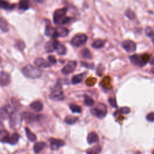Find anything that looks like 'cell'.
Masks as SVG:
<instances>
[{
    "label": "cell",
    "instance_id": "44dd1931",
    "mask_svg": "<svg viewBox=\"0 0 154 154\" xmlns=\"http://www.w3.org/2000/svg\"><path fill=\"white\" fill-rule=\"evenodd\" d=\"M46 146V143L44 142H38L34 145L33 150L36 153H39Z\"/></svg>",
    "mask_w": 154,
    "mask_h": 154
},
{
    "label": "cell",
    "instance_id": "bcb514c9",
    "mask_svg": "<svg viewBox=\"0 0 154 154\" xmlns=\"http://www.w3.org/2000/svg\"><path fill=\"white\" fill-rule=\"evenodd\" d=\"M150 64H152V65H154V57H153V58H152V59H150Z\"/></svg>",
    "mask_w": 154,
    "mask_h": 154
},
{
    "label": "cell",
    "instance_id": "484cf974",
    "mask_svg": "<svg viewBox=\"0 0 154 154\" xmlns=\"http://www.w3.org/2000/svg\"><path fill=\"white\" fill-rule=\"evenodd\" d=\"M15 7V4H10L8 2L5 1H0V8L4 9L12 10Z\"/></svg>",
    "mask_w": 154,
    "mask_h": 154
},
{
    "label": "cell",
    "instance_id": "e0dca14e",
    "mask_svg": "<svg viewBox=\"0 0 154 154\" xmlns=\"http://www.w3.org/2000/svg\"><path fill=\"white\" fill-rule=\"evenodd\" d=\"M30 107L32 109H33L34 111L37 112H41L43 109V108L42 103L40 101H38L32 102L30 104Z\"/></svg>",
    "mask_w": 154,
    "mask_h": 154
},
{
    "label": "cell",
    "instance_id": "7c38bea8",
    "mask_svg": "<svg viewBox=\"0 0 154 154\" xmlns=\"http://www.w3.org/2000/svg\"><path fill=\"white\" fill-rule=\"evenodd\" d=\"M35 64L38 68H47L50 66V64L47 62L45 59H42V58H38L36 59L35 60Z\"/></svg>",
    "mask_w": 154,
    "mask_h": 154
},
{
    "label": "cell",
    "instance_id": "ffe728a7",
    "mask_svg": "<svg viewBox=\"0 0 154 154\" xmlns=\"http://www.w3.org/2000/svg\"><path fill=\"white\" fill-rule=\"evenodd\" d=\"M56 31H57V37H63L67 36L69 32L68 29L63 27H59L56 28Z\"/></svg>",
    "mask_w": 154,
    "mask_h": 154
},
{
    "label": "cell",
    "instance_id": "681fc988",
    "mask_svg": "<svg viewBox=\"0 0 154 154\" xmlns=\"http://www.w3.org/2000/svg\"><path fill=\"white\" fill-rule=\"evenodd\" d=\"M137 154H140V153H137Z\"/></svg>",
    "mask_w": 154,
    "mask_h": 154
},
{
    "label": "cell",
    "instance_id": "d6a6232c",
    "mask_svg": "<svg viewBox=\"0 0 154 154\" xmlns=\"http://www.w3.org/2000/svg\"><path fill=\"white\" fill-rule=\"evenodd\" d=\"M29 8V4L27 1H21L19 4V9L22 10H27Z\"/></svg>",
    "mask_w": 154,
    "mask_h": 154
},
{
    "label": "cell",
    "instance_id": "74e56055",
    "mask_svg": "<svg viewBox=\"0 0 154 154\" xmlns=\"http://www.w3.org/2000/svg\"><path fill=\"white\" fill-rule=\"evenodd\" d=\"M17 47L20 50H23L25 47V43L22 41V40H19L18 42H17Z\"/></svg>",
    "mask_w": 154,
    "mask_h": 154
},
{
    "label": "cell",
    "instance_id": "7bdbcfd3",
    "mask_svg": "<svg viewBox=\"0 0 154 154\" xmlns=\"http://www.w3.org/2000/svg\"><path fill=\"white\" fill-rule=\"evenodd\" d=\"M145 32H146V35L148 36V37H152V35H153V31H152V29L149 27H148L146 28V30H145Z\"/></svg>",
    "mask_w": 154,
    "mask_h": 154
},
{
    "label": "cell",
    "instance_id": "d6986e66",
    "mask_svg": "<svg viewBox=\"0 0 154 154\" xmlns=\"http://www.w3.org/2000/svg\"><path fill=\"white\" fill-rule=\"evenodd\" d=\"M19 138V136L17 133H14L12 136L8 137L6 143H9L10 145H16L17 143L18 142Z\"/></svg>",
    "mask_w": 154,
    "mask_h": 154
},
{
    "label": "cell",
    "instance_id": "f907efd6",
    "mask_svg": "<svg viewBox=\"0 0 154 154\" xmlns=\"http://www.w3.org/2000/svg\"><path fill=\"white\" fill-rule=\"evenodd\" d=\"M153 154H154V151H153Z\"/></svg>",
    "mask_w": 154,
    "mask_h": 154
},
{
    "label": "cell",
    "instance_id": "cb8c5ba5",
    "mask_svg": "<svg viewBox=\"0 0 154 154\" xmlns=\"http://www.w3.org/2000/svg\"><path fill=\"white\" fill-rule=\"evenodd\" d=\"M25 133H26V136L27 137V138L31 141H35L36 140L37 137L36 136L30 131V129L28 128H25Z\"/></svg>",
    "mask_w": 154,
    "mask_h": 154
},
{
    "label": "cell",
    "instance_id": "7dc6e473",
    "mask_svg": "<svg viewBox=\"0 0 154 154\" xmlns=\"http://www.w3.org/2000/svg\"><path fill=\"white\" fill-rule=\"evenodd\" d=\"M151 38H152V42L154 43V31H153V35H152Z\"/></svg>",
    "mask_w": 154,
    "mask_h": 154
},
{
    "label": "cell",
    "instance_id": "603a6c76",
    "mask_svg": "<svg viewBox=\"0 0 154 154\" xmlns=\"http://www.w3.org/2000/svg\"><path fill=\"white\" fill-rule=\"evenodd\" d=\"M102 148L100 146H95L87 150V154H100Z\"/></svg>",
    "mask_w": 154,
    "mask_h": 154
},
{
    "label": "cell",
    "instance_id": "1f68e13d",
    "mask_svg": "<svg viewBox=\"0 0 154 154\" xmlns=\"http://www.w3.org/2000/svg\"><path fill=\"white\" fill-rule=\"evenodd\" d=\"M71 110L74 113H81L82 111V108L76 104H71L69 106Z\"/></svg>",
    "mask_w": 154,
    "mask_h": 154
},
{
    "label": "cell",
    "instance_id": "83f0119b",
    "mask_svg": "<svg viewBox=\"0 0 154 154\" xmlns=\"http://www.w3.org/2000/svg\"><path fill=\"white\" fill-rule=\"evenodd\" d=\"M40 115H35L34 114L32 113H24L23 114V116L30 120V121H33V120H37L40 116Z\"/></svg>",
    "mask_w": 154,
    "mask_h": 154
},
{
    "label": "cell",
    "instance_id": "d590c367",
    "mask_svg": "<svg viewBox=\"0 0 154 154\" xmlns=\"http://www.w3.org/2000/svg\"><path fill=\"white\" fill-rule=\"evenodd\" d=\"M0 114L3 119L7 118L8 116V112L7 110V108L6 107H3L0 109Z\"/></svg>",
    "mask_w": 154,
    "mask_h": 154
},
{
    "label": "cell",
    "instance_id": "ac0fdd59",
    "mask_svg": "<svg viewBox=\"0 0 154 154\" xmlns=\"http://www.w3.org/2000/svg\"><path fill=\"white\" fill-rule=\"evenodd\" d=\"M85 75H86L85 73H82L73 76L72 78V83L73 84H77L81 83Z\"/></svg>",
    "mask_w": 154,
    "mask_h": 154
},
{
    "label": "cell",
    "instance_id": "2e32d148",
    "mask_svg": "<svg viewBox=\"0 0 154 154\" xmlns=\"http://www.w3.org/2000/svg\"><path fill=\"white\" fill-rule=\"evenodd\" d=\"M56 39H54L52 40H50L48 42L45 46V51L48 53L52 52L54 51H55V47H56Z\"/></svg>",
    "mask_w": 154,
    "mask_h": 154
},
{
    "label": "cell",
    "instance_id": "d4e9b609",
    "mask_svg": "<svg viewBox=\"0 0 154 154\" xmlns=\"http://www.w3.org/2000/svg\"><path fill=\"white\" fill-rule=\"evenodd\" d=\"M78 120V117H75V116H67L64 119L65 122L68 125L75 124Z\"/></svg>",
    "mask_w": 154,
    "mask_h": 154
},
{
    "label": "cell",
    "instance_id": "7a4b0ae2",
    "mask_svg": "<svg viewBox=\"0 0 154 154\" xmlns=\"http://www.w3.org/2000/svg\"><path fill=\"white\" fill-rule=\"evenodd\" d=\"M129 58L132 63L137 66L142 67L149 61L150 57L148 54H146L143 55L135 54L131 56Z\"/></svg>",
    "mask_w": 154,
    "mask_h": 154
},
{
    "label": "cell",
    "instance_id": "9c48e42d",
    "mask_svg": "<svg viewBox=\"0 0 154 154\" xmlns=\"http://www.w3.org/2000/svg\"><path fill=\"white\" fill-rule=\"evenodd\" d=\"M49 142L52 149H58L59 148L65 145V142L60 139L51 138L49 139Z\"/></svg>",
    "mask_w": 154,
    "mask_h": 154
},
{
    "label": "cell",
    "instance_id": "3957f363",
    "mask_svg": "<svg viewBox=\"0 0 154 154\" xmlns=\"http://www.w3.org/2000/svg\"><path fill=\"white\" fill-rule=\"evenodd\" d=\"M68 12V8L64 7L60 9H57L55 11L53 16L54 23L56 24L63 25L65 19L66 18V15Z\"/></svg>",
    "mask_w": 154,
    "mask_h": 154
},
{
    "label": "cell",
    "instance_id": "ab89813d",
    "mask_svg": "<svg viewBox=\"0 0 154 154\" xmlns=\"http://www.w3.org/2000/svg\"><path fill=\"white\" fill-rule=\"evenodd\" d=\"M81 64L86 68L93 69L95 67V65L93 63H87L85 62H81Z\"/></svg>",
    "mask_w": 154,
    "mask_h": 154
},
{
    "label": "cell",
    "instance_id": "5bb4252c",
    "mask_svg": "<svg viewBox=\"0 0 154 154\" xmlns=\"http://www.w3.org/2000/svg\"><path fill=\"white\" fill-rule=\"evenodd\" d=\"M21 116L17 112H13L10 116V122L12 126H16L21 121Z\"/></svg>",
    "mask_w": 154,
    "mask_h": 154
},
{
    "label": "cell",
    "instance_id": "7402d4cb",
    "mask_svg": "<svg viewBox=\"0 0 154 154\" xmlns=\"http://www.w3.org/2000/svg\"><path fill=\"white\" fill-rule=\"evenodd\" d=\"M0 29L4 32H6L8 31V23L3 18H0Z\"/></svg>",
    "mask_w": 154,
    "mask_h": 154
},
{
    "label": "cell",
    "instance_id": "8fae6325",
    "mask_svg": "<svg viewBox=\"0 0 154 154\" xmlns=\"http://www.w3.org/2000/svg\"><path fill=\"white\" fill-rule=\"evenodd\" d=\"M45 35L47 36H49L52 37L54 39H56L57 37V31H56V28H54L52 27L50 25H47L45 28Z\"/></svg>",
    "mask_w": 154,
    "mask_h": 154
},
{
    "label": "cell",
    "instance_id": "8992f818",
    "mask_svg": "<svg viewBox=\"0 0 154 154\" xmlns=\"http://www.w3.org/2000/svg\"><path fill=\"white\" fill-rule=\"evenodd\" d=\"M87 36L84 34H78L75 35L72 39L71 40V44L76 47H80L87 42Z\"/></svg>",
    "mask_w": 154,
    "mask_h": 154
},
{
    "label": "cell",
    "instance_id": "ba28073f",
    "mask_svg": "<svg viewBox=\"0 0 154 154\" xmlns=\"http://www.w3.org/2000/svg\"><path fill=\"white\" fill-rule=\"evenodd\" d=\"M122 46L128 52H134L136 50V43L132 40H126L122 43Z\"/></svg>",
    "mask_w": 154,
    "mask_h": 154
},
{
    "label": "cell",
    "instance_id": "8d00e7d4",
    "mask_svg": "<svg viewBox=\"0 0 154 154\" xmlns=\"http://www.w3.org/2000/svg\"><path fill=\"white\" fill-rule=\"evenodd\" d=\"M96 81V79L94 78H88L86 80V84L89 86H92L95 83Z\"/></svg>",
    "mask_w": 154,
    "mask_h": 154
},
{
    "label": "cell",
    "instance_id": "ee69618b",
    "mask_svg": "<svg viewBox=\"0 0 154 154\" xmlns=\"http://www.w3.org/2000/svg\"><path fill=\"white\" fill-rule=\"evenodd\" d=\"M104 67L102 64H100V66H98L97 70V74L100 76L102 75V72L104 71Z\"/></svg>",
    "mask_w": 154,
    "mask_h": 154
},
{
    "label": "cell",
    "instance_id": "4dcf8cb0",
    "mask_svg": "<svg viewBox=\"0 0 154 154\" xmlns=\"http://www.w3.org/2000/svg\"><path fill=\"white\" fill-rule=\"evenodd\" d=\"M105 45V42L102 40L98 39L95 40L93 43H92V47L96 49H99L102 48Z\"/></svg>",
    "mask_w": 154,
    "mask_h": 154
},
{
    "label": "cell",
    "instance_id": "277c9868",
    "mask_svg": "<svg viewBox=\"0 0 154 154\" xmlns=\"http://www.w3.org/2000/svg\"><path fill=\"white\" fill-rule=\"evenodd\" d=\"M49 97L51 100L55 101H60L63 100L64 98V96L61 89V85L57 84L54 87L49 95Z\"/></svg>",
    "mask_w": 154,
    "mask_h": 154
},
{
    "label": "cell",
    "instance_id": "f546056e",
    "mask_svg": "<svg viewBox=\"0 0 154 154\" xmlns=\"http://www.w3.org/2000/svg\"><path fill=\"white\" fill-rule=\"evenodd\" d=\"M84 104L87 107H92L95 104V101L90 96H85L84 100Z\"/></svg>",
    "mask_w": 154,
    "mask_h": 154
},
{
    "label": "cell",
    "instance_id": "52a82bcc",
    "mask_svg": "<svg viewBox=\"0 0 154 154\" xmlns=\"http://www.w3.org/2000/svg\"><path fill=\"white\" fill-rule=\"evenodd\" d=\"M77 65L76 61H69L65 66L61 69V72L64 75H68L74 71Z\"/></svg>",
    "mask_w": 154,
    "mask_h": 154
},
{
    "label": "cell",
    "instance_id": "f35d334b",
    "mask_svg": "<svg viewBox=\"0 0 154 154\" xmlns=\"http://www.w3.org/2000/svg\"><path fill=\"white\" fill-rule=\"evenodd\" d=\"M120 113H122V114H128L130 113L131 110H130V108L127 107H122L120 109Z\"/></svg>",
    "mask_w": 154,
    "mask_h": 154
},
{
    "label": "cell",
    "instance_id": "c3c4849f",
    "mask_svg": "<svg viewBox=\"0 0 154 154\" xmlns=\"http://www.w3.org/2000/svg\"><path fill=\"white\" fill-rule=\"evenodd\" d=\"M152 73L154 74V68L152 69Z\"/></svg>",
    "mask_w": 154,
    "mask_h": 154
},
{
    "label": "cell",
    "instance_id": "4fadbf2b",
    "mask_svg": "<svg viewBox=\"0 0 154 154\" xmlns=\"http://www.w3.org/2000/svg\"><path fill=\"white\" fill-rule=\"evenodd\" d=\"M55 51L56 52L60 55V56H63L66 53V48L63 45L60 43L58 40H56V47H55Z\"/></svg>",
    "mask_w": 154,
    "mask_h": 154
},
{
    "label": "cell",
    "instance_id": "e575fe53",
    "mask_svg": "<svg viewBox=\"0 0 154 154\" xmlns=\"http://www.w3.org/2000/svg\"><path fill=\"white\" fill-rule=\"evenodd\" d=\"M125 16L130 20H133L136 18L135 13L131 10H127L125 12Z\"/></svg>",
    "mask_w": 154,
    "mask_h": 154
},
{
    "label": "cell",
    "instance_id": "30bf717a",
    "mask_svg": "<svg viewBox=\"0 0 154 154\" xmlns=\"http://www.w3.org/2000/svg\"><path fill=\"white\" fill-rule=\"evenodd\" d=\"M11 81L10 76L8 73L2 72L0 73V84L2 86L8 85Z\"/></svg>",
    "mask_w": 154,
    "mask_h": 154
},
{
    "label": "cell",
    "instance_id": "60d3db41",
    "mask_svg": "<svg viewBox=\"0 0 154 154\" xmlns=\"http://www.w3.org/2000/svg\"><path fill=\"white\" fill-rule=\"evenodd\" d=\"M108 102H109V104L111 105V106L113 108H116L117 107V102H116V101L114 98H109L108 100Z\"/></svg>",
    "mask_w": 154,
    "mask_h": 154
},
{
    "label": "cell",
    "instance_id": "b9f144b4",
    "mask_svg": "<svg viewBox=\"0 0 154 154\" xmlns=\"http://www.w3.org/2000/svg\"><path fill=\"white\" fill-rule=\"evenodd\" d=\"M146 119L149 122H154V112H151L149 113L146 116Z\"/></svg>",
    "mask_w": 154,
    "mask_h": 154
},
{
    "label": "cell",
    "instance_id": "5b68a950",
    "mask_svg": "<svg viewBox=\"0 0 154 154\" xmlns=\"http://www.w3.org/2000/svg\"><path fill=\"white\" fill-rule=\"evenodd\" d=\"M92 113L99 119H103L107 114V108L103 104H99L97 107L91 110Z\"/></svg>",
    "mask_w": 154,
    "mask_h": 154
},
{
    "label": "cell",
    "instance_id": "4316f807",
    "mask_svg": "<svg viewBox=\"0 0 154 154\" xmlns=\"http://www.w3.org/2000/svg\"><path fill=\"white\" fill-rule=\"evenodd\" d=\"M81 54L84 59H92V55L90 51H89V49H88L87 48L83 49L81 51Z\"/></svg>",
    "mask_w": 154,
    "mask_h": 154
},
{
    "label": "cell",
    "instance_id": "836d02e7",
    "mask_svg": "<svg viewBox=\"0 0 154 154\" xmlns=\"http://www.w3.org/2000/svg\"><path fill=\"white\" fill-rule=\"evenodd\" d=\"M101 84L104 88L107 89H109L110 88V78H109V76H107L102 81Z\"/></svg>",
    "mask_w": 154,
    "mask_h": 154
},
{
    "label": "cell",
    "instance_id": "9a60e30c",
    "mask_svg": "<svg viewBox=\"0 0 154 154\" xmlns=\"http://www.w3.org/2000/svg\"><path fill=\"white\" fill-rule=\"evenodd\" d=\"M87 140L88 143L89 145H92L95 143H97L99 141V136L95 132H92L88 135Z\"/></svg>",
    "mask_w": 154,
    "mask_h": 154
},
{
    "label": "cell",
    "instance_id": "6da1fadb",
    "mask_svg": "<svg viewBox=\"0 0 154 154\" xmlns=\"http://www.w3.org/2000/svg\"><path fill=\"white\" fill-rule=\"evenodd\" d=\"M22 72L27 78L31 79L39 78L42 74V71L31 64H28L22 69Z\"/></svg>",
    "mask_w": 154,
    "mask_h": 154
},
{
    "label": "cell",
    "instance_id": "f1b7e54d",
    "mask_svg": "<svg viewBox=\"0 0 154 154\" xmlns=\"http://www.w3.org/2000/svg\"><path fill=\"white\" fill-rule=\"evenodd\" d=\"M9 134L7 131L0 130V141L6 143Z\"/></svg>",
    "mask_w": 154,
    "mask_h": 154
},
{
    "label": "cell",
    "instance_id": "f6af8a7d",
    "mask_svg": "<svg viewBox=\"0 0 154 154\" xmlns=\"http://www.w3.org/2000/svg\"><path fill=\"white\" fill-rule=\"evenodd\" d=\"M48 59L49 63H51V64H56L57 63V60L54 56H49L48 57Z\"/></svg>",
    "mask_w": 154,
    "mask_h": 154
}]
</instances>
